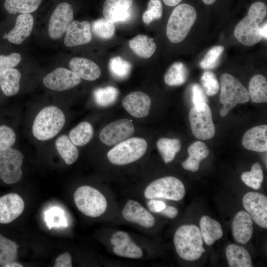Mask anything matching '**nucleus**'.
I'll return each instance as SVG.
<instances>
[{
  "mask_svg": "<svg viewBox=\"0 0 267 267\" xmlns=\"http://www.w3.org/2000/svg\"><path fill=\"white\" fill-rule=\"evenodd\" d=\"M220 102L223 105L220 115L225 117L236 105L249 100L248 90L234 77L228 73L222 74L220 78Z\"/></svg>",
  "mask_w": 267,
  "mask_h": 267,
  "instance_id": "5",
  "label": "nucleus"
},
{
  "mask_svg": "<svg viewBox=\"0 0 267 267\" xmlns=\"http://www.w3.org/2000/svg\"><path fill=\"white\" fill-rule=\"evenodd\" d=\"M55 145L59 154L67 165H71L77 161L78 150L67 135L63 134L58 137Z\"/></svg>",
  "mask_w": 267,
  "mask_h": 267,
  "instance_id": "29",
  "label": "nucleus"
},
{
  "mask_svg": "<svg viewBox=\"0 0 267 267\" xmlns=\"http://www.w3.org/2000/svg\"><path fill=\"white\" fill-rule=\"evenodd\" d=\"M18 245L0 233V267L15 262L18 253Z\"/></svg>",
  "mask_w": 267,
  "mask_h": 267,
  "instance_id": "35",
  "label": "nucleus"
},
{
  "mask_svg": "<svg viewBox=\"0 0 267 267\" xmlns=\"http://www.w3.org/2000/svg\"><path fill=\"white\" fill-rule=\"evenodd\" d=\"M185 194V187L182 182L178 178L168 176L157 179L150 183L145 188V198L165 199L179 201Z\"/></svg>",
  "mask_w": 267,
  "mask_h": 267,
  "instance_id": "8",
  "label": "nucleus"
},
{
  "mask_svg": "<svg viewBox=\"0 0 267 267\" xmlns=\"http://www.w3.org/2000/svg\"><path fill=\"white\" fill-rule=\"evenodd\" d=\"M33 25L34 18L31 14H20L14 27L7 34V40L12 44H21L31 34Z\"/></svg>",
  "mask_w": 267,
  "mask_h": 267,
  "instance_id": "22",
  "label": "nucleus"
},
{
  "mask_svg": "<svg viewBox=\"0 0 267 267\" xmlns=\"http://www.w3.org/2000/svg\"><path fill=\"white\" fill-rule=\"evenodd\" d=\"M81 82L80 77L72 70L59 67L47 74L43 83L47 88L55 91L71 89Z\"/></svg>",
  "mask_w": 267,
  "mask_h": 267,
  "instance_id": "14",
  "label": "nucleus"
},
{
  "mask_svg": "<svg viewBox=\"0 0 267 267\" xmlns=\"http://www.w3.org/2000/svg\"><path fill=\"white\" fill-rule=\"evenodd\" d=\"M170 219L175 218L178 214V209L173 206L166 205L159 213Z\"/></svg>",
  "mask_w": 267,
  "mask_h": 267,
  "instance_id": "51",
  "label": "nucleus"
},
{
  "mask_svg": "<svg viewBox=\"0 0 267 267\" xmlns=\"http://www.w3.org/2000/svg\"><path fill=\"white\" fill-rule=\"evenodd\" d=\"M147 204L149 210L155 213H159L166 206L165 202L156 199H149Z\"/></svg>",
  "mask_w": 267,
  "mask_h": 267,
  "instance_id": "49",
  "label": "nucleus"
},
{
  "mask_svg": "<svg viewBox=\"0 0 267 267\" xmlns=\"http://www.w3.org/2000/svg\"><path fill=\"white\" fill-rule=\"evenodd\" d=\"M174 243L178 255L186 261L197 260L205 251L200 230L194 224L180 226L175 233Z\"/></svg>",
  "mask_w": 267,
  "mask_h": 267,
  "instance_id": "2",
  "label": "nucleus"
},
{
  "mask_svg": "<svg viewBox=\"0 0 267 267\" xmlns=\"http://www.w3.org/2000/svg\"><path fill=\"white\" fill-rule=\"evenodd\" d=\"M113 252L118 256L130 259H139L143 256L141 248L132 240L123 245L114 246Z\"/></svg>",
  "mask_w": 267,
  "mask_h": 267,
  "instance_id": "38",
  "label": "nucleus"
},
{
  "mask_svg": "<svg viewBox=\"0 0 267 267\" xmlns=\"http://www.w3.org/2000/svg\"><path fill=\"white\" fill-rule=\"evenodd\" d=\"M251 100L255 103H265L267 101V81L260 74L253 76L249 84L248 91Z\"/></svg>",
  "mask_w": 267,
  "mask_h": 267,
  "instance_id": "30",
  "label": "nucleus"
},
{
  "mask_svg": "<svg viewBox=\"0 0 267 267\" xmlns=\"http://www.w3.org/2000/svg\"><path fill=\"white\" fill-rule=\"evenodd\" d=\"M267 13V5L263 2L257 1L250 6L247 15L234 29V35L239 43L246 46H251L261 40L260 23Z\"/></svg>",
  "mask_w": 267,
  "mask_h": 267,
  "instance_id": "1",
  "label": "nucleus"
},
{
  "mask_svg": "<svg viewBox=\"0 0 267 267\" xmlns=\"http://www.w3.org/2000/svg\"><path fill=\"white\" fill-rule=\"evenodd\" d=\"M24 202L18 194L10 193L0 197V223L7 224L17 219L23 212Z\"/></svg>",
  "mask_w": 267,
  "mask_h": 267,
  "instance_id": "16",
  "label": "nucleus"
},
{
  "mask_svg": "<svg viewBox=\"0 0 267 267\" xmlns=\"http://www.w3.org/2000/svg\"><path fill=\"white\" fill-rule=\"evenodd\" d=\"M73 10L71 5L63 2L57 5L49 22L48 35L53 40L60 39L66 32L73 20Z\"/></svg>",
  "mask_w": 267,
  "mask_h": 267,
  "instance_id": "12",
  "label": "nucleus"
},
{
  "mask_svg": "<svg viewBox=\"0 0 267 267\" xmlns=\"http://www.w3.org/2000/svg\"><path fill=\"white\" fill-rule=\"evenodd\" d=\"M70 68L80 78L87 81H94L101 75L99 66L93 61L83 57H74L69 63Z\"/></svg>",
  "mask_w": 267,
  "mask_h": 267,
  "instance_id": "23",
  "label": "nucleus"
},
{
  "mask_svg": "<svg viewBox=\"0 0 267 267\" xmlns=\"http://www.w3.org/2000/svg\"><path fill=\"white\" fill-rule=\"evenodd\" d=\"M65 117L57 107L48 106L37 115L32 126L34 136L40 140H46L54 137L62 129Z\"/></svg>",
  "mask_w": 267,
  "mask_h": 267,
  "instance_id": "3",
  "label": "nucleus"
},
{
  "mask_svg": "<svg viewBox=\"0 0 267 267\" xmlns=\"http://www.w3.org/2000/svg\"><path fill=\"white\" fill-rule=\"evenodd\" d=\"M109 69L111 75L115 79L124 80L130 75L132 65L122 57L116 56L110 59Z\"/></svg>",
  "mask_w": 267,
  "mask_h": 267,
  "instance_id": "37",
  "label": "nucleus"
},
{
  "mask_svg": "<svg viewBox=\"0 0 267 267\" xmlns=\"http://www.w3.org/2000/svg\"><path fill=\"white\" fill-rule=\"evenodd\" d=\"M188 71L180 62L173 63L164 76V81L169 86H178L183 84L187 79Z\"/></svg>",
  "mask_w": 267,
  "mask_h": 267,
  "instance_id": "31",
  "label": "nucleus"
},
{
  "mask_svg": "<svg viewBox=\"0 0 267 267\" xmlns=\"http://www.w3.org/2000/svg\"><path fill=\"white\" fill-rule=\"evenodd\" d=\"M91 26L87 21H73L66 31L64 40L67 47L87 44L92 39Z\"/></svg>",
  "mask_w": 267,
  "mask_h": 267,
  "instance_id": "18",
  "label": "nucleus"
},
{
  "mask_svg": "<svg viewBox=\"0 0 267 267\" xmlns=\"http://www.w3.org/2000/svg\"><path fill=\"white\" fill-rule=\"evenodd\" d=\"M200 230L205 243L209 246L221 239L223 232L220 223L208 216H203L199 222Z\"/></svg>",
  "mask_w": 267,
  "mask_h": 267,
  "instance_id": "25",
  "label": "nucleus"
},
{
  "mask_svg": "<svg viewBox=\"0 0 267 267\" xmlns=\"http://www.w3.org/2000/svg\"><path fill=\"white\" fill-rule=\"evenodd\" d=\"M125 110L132 116L143 118L147 116L151 106V99L146 93L134 91L127 95L123 99Z\"/></svg>",
  "mask_w": 267,
  "mask_h": 267,
  "instance_id": "19",
  "label": "nucleus"
},
{
  "mask_svg": "<svg viewBox=\"0 0 267 267\" xmlns=\"http://www.w3.org/2000/svg\"><path fill=\"white\" fill-rule=\"evenodd\" d=\"M188 118L192 134L196 138L207 140L214 136L215 128L207 103L194 105L189 111Z\"/></svg>",
  "mask_w": 267,
  "mask_h": 267,
  "instance_id": "9",
  "label": "nucleus"
},
{
  "mask_svg": "<svg viewBox=\"0 0 267 267\" xmlns=\"http://www.w3.org/2000/svg\"><path fill=\"white\" fill-rule=\"evenodd\" d=\"M15 140V133L11 128L5 125L0 126V149L11 147Z\"/></svg>",
  "mask_w": 267,
  "mask_h": 267,
  "instance_id": "43",
  "label": "nucleus"
},
{
  "mask_svg": "<svg viewBox=\"0 0 267 267\" xmlns=\"http://www.w3.org/2000/svg\"><path fill=\"white\" fill-rule=\"evenodd\" d=\"M253 220L248 212L239 211L232 223V233L234 240L245 244L251 239L253 232Z\"/></svg>",
  "mask_w": 267,
  "mask_h": 267,
  "instance_id": "20",
  "label": "nucleus"
},
{
  "mask_svg": "<svg viewBox=\"0 0 267 267\" xmlns=\"http://www.w3.org/2000/svg\"><path fill=\"white\" fill-rule=\"evenodd\" d=\"M22 267L23 266L21 264L18 263H17L16 262V261H15V262H13L9 264H7V265L5 266L4 267Z\"/></svg>",
  "mask_w": 267,
  "mask_h": 267,
  "instance_id": "54",
  "label": "nucleus"
},
{
  "mask_svg": "<svg viewBox=\"0 0 267 267\" xmlns=\"http://www.w3.org/2000/svg\"><path fill=\"white\" fill-rule=\"evenodd\" d=\"M197 18L195 9L191 5L182 3L172 11L168 21L166 35L173 43L182 41L187 36Z\"/></svg>",
  "mask_w": 267,
  "mask_h": 267,
  "instance_id": "4",
  "label": "nucleus"
},
{
  "mask_svg": "<svg viewBox=\"0 0 267 267\" xmlns=\"http://www.w3.org/2000/svg\"><path fill=\"white\" fill-rule=\"evenodd\" d=\"M72 257L67 252L59 255L56 259L54 267H72Z\"/></svg>",
  "mask_w": 267,
  "mask_h": 267,
  "instance_id": "47",
  "label": "nucleus"
},
{
  "mask_svg": "<svg viewBox=\"0 0 267 267\" xmlns=\"http://www.w3.org/2000/svg\"><path fill=\"white\" fill-rule=\"evenodd\" d=\"M244 209L259 226L267 228V197L257 192H249L242 199Z\"/></svg>",
  "mask_w": 267,
  "mask_h": 267,
  "instance_id": "13",
  "label": "nucleus"
},
{
  "mask_svg": "<svg viewBox=\"0 0 267 267\" xmlns=\"http://www.w3.org/2000/svg\"><path fill=\"white\" fill-rule=\"evenodd\" d=\"M92 30L97 37L102 39L108 40L114 36L115 27L114 23L105 18H100L92 23Z\"/></svg>",
  "mask_w": 267,
  "mask_h": 267,
  "instance_id": "39",
  "label": "nucleus"
},
{
  "mask_svg": "<svg viewBox=\"0 0 267 267\" xmlns=\"http://www.w3.org/2000/svg\"><path fill=\"white\" fill-rule=\"evenodd\" d=\"M201 81L207 95L213 96L219 91L220 85L216 75L213 72H205L201 77Z\"/></svg>",
  "mask_w": 267,
  "mask_h": 267,
  "instance_id": "42",
  "label": "nucleus"
},
{
  "mask_svg": "<svg viewBox=\"0 0 267 267\" xmlns=\"http://www.w3.org/2000/svg\"><path fill=\"white\" fill-rule=\"evenodd\" d=\"M147 144L142 138H129L116 144L107 154L108 160L116 165H125L141 158L145 153Z\"/></svg>",
  "mask_w": 267,
  "mask_h": 267,
  "instance_id": "7",
  "label": "nucleus"
},
{
  "mask_svg": "<svg viewBox=\"0 0 267 267\" xmlns=\"http://www.w3.org/2000/svg\"><path fill=\"white\" fill-rule=\"evenodd\" d=\"M187 151L189 156L182 163V167L186 170L195 172L199 169L200 162L209 155V149L204 143L197 141L192 143Z\"/></svg>",
  "mask_w": 267,
  "mask_h": 267,
  "instance_id": "24",
  "label": "nucleus"
},
{
  "mask_svg": "<svg viewBox=\"0 0 267 267\" xmlns=\"http://www.w3.org/2000/svg\"><path fill=\"white\" fill-rule=\"evenodd\" d=\"M130 47L139 57H150L155 52L156 44L153 38L146 35H138L129 41Z\"/></svg>",
  "mask_w": 267,
  "mask_h": 267,
  "instance_id": "28",
  "label": "nucleus"
},
{
  "mask_svg": "<svg viewBox=\"0 0 267 267\" xmlns=\"http://www.w3.org/2000/svg\"><path fill=\"white\" fill-rule=\"evenodd\" d=\"M241 179L248 186L254 189H258L260 188L261 184L251 175L250 172H245L241 176Z\"/></svg>",
  "mask_w": 267,
  "mask_h": 267,
  "instance_id": "48",
  "label": "nucleus"
},
{
  "mask_svg": "<svg viewBox=\"0 0 267 267\" xmlns=\"http://www.w3.org/2000/svg\"><path fill=\"white\" fill-rule=\"evenodd\" d=\"M133 0H105L103 14L107 20L113 23H124L129 21L131 15Z\"/></svg>",
  "mask_w": 267,
  "mask_h": 267,
  "instance_id": "17",
  "label": "nucleus"
},
{
  "mask_svg": "<svg viewBox=\"0 0 267 267\" xmlns=\"http://www.w3.org/2000/svg\"><path fill=\"white\" fill-rule=\"evenodd\" d=\"M23 159V155L16 149H0V178L4 183L12 184L21 179Z\"/></svg>",
  "mask_w": 267,
  "mask_h": 267,
  "instance_id": "10",
  "label": "nucleus"
},
{
  "mask_svg": "<svg viewBox=\"0 0 267 267\" xmlns=\"http://www.w3.org/2000/svg\"><path fill=\"white\" fill-rule=\"evenodd\" d=\"M124 220L137 224L144 228H149L155 224L153 216L138 202L129 199L126 202L122 212Z\"/></svg>",
  "mask_w": 267,
  "mask_h": 267,
  "instance_id": "15",
  "label": "nucleus"
},
{
  "mask_svg": "<svg viewBox=\"0 0 267 267\" xmlns=\"http://www.w3.org/2000/svg\"><path fill=\"white\" fill-rule=\"evenodd\" d=\"M93 135L92 125L87 122H83L72 129L69 133V138L78 146L85 145L91 139Z\"/></svg>",
  "mask_w": 267,
  "mask_h": 267,
  "instance_id": "33",
  "label": "nucleus"
},
{
  "mask_svg": "<svg viewBox=\"0 0 267 267\" xmlns=\"http://www.w3.org/2000/svg\"><path fill=\"white\" fill-rule=\"evenodd\" d=\"M7 34H4L3 37L4 39H6L7 38Z\"/></svg>",
  "mask_w": 267,
  "mask_h": 267,
  "instance_id": "56",
  "label": "nucleus"
},
{
  "mask_svg": "<svg viewBox=\"0 0 267 267\" xmlns=\"http://www.w3.org/2000/svg\"><path fill=\"white\" fill-rule=\"evenodd\" d=\"M163 1L168 6H174L179 4L182 0H163Z\"/></svg>",
  "mask_w": 267,
  "mask_h": 267,
  "instance_id": "53",
  "label": "nucleus"
},
{
  "mask_svg": "<svg viewBox=\"0 0 267 267\" xmlns=\"http://www.w3.org/2000/svg\"><path fill=\"white\" fill-rule=\"evenodd\" d=\"M250 173L251 176L261 183L264 179V173L261 165L256 162L252 166Z\"/></svg>",
  "mask_w": 267,
  "mask_h": 267,
  "instance_id": "50",
  "label": "nucleus"
},
{
  "mask_svg": "<svg viewBox=\"0 0 267 267\" xmlns=\"http://www.w3.org/2000/svg\"><path fill=\"white\" fill-rule=\"evenodd\" d=\"M192 101L193 106L208 103V99L205 91L198 84H195L192 86Z\"/></svg>",
  "mask_w": 267,
  "mask_h": 267,
  "instance_id": "45",
  "label": "nucleus"
},
{
  "mask_svg": "<svg viewBox=\"0 0 267 267\" xmlns=\"http://www.w3.org/2000/svg\"><path fill=\"white\" fill-rule=\"evenodd\" d=\"M21 55L16 52L8 55H0V72L15 67L21 60Z\"/></svg>",
  "mask_w": 267,
  "mask_h": 267,
  "instance_id": "44",
  "label": "nucleus"
},
{
  "mask_svg": "<svg viewBox=\"0 0 267 267\" xmlns=\"http://www.w3.org/2000/svg\"><path fill=\"white\" fill-rule=\"evenodd\" d=\"M267 22L265 23L263 25L260 26V33L262 36V38L267 39Z\"/></svg>",
  "mask_w": 267,
  "mask_h": 267,
  "instance_id": "52",
  "label": "nucleus"
},
{
  "mask_svg": "<svg viewBox=\"0 0 267 267\" xmlns=\"http://www.w3.org/2000/svg\"><path fill=\"white\" fill-rule=\"evenodd\" d=\"M42 0H5V9L10 14H28L36 11Z\"/></svg>",
  "mask_w": 267,
  "mask_h": 267,
  "instance_id": "32",
  "label": "nucleus"
},
{
  "mask_svg": "<svg viewBox=\"0 0 267 267\" xmlns=\"http://www.w3.org/2000/svg\"><path fill=\"white\" fill-rule=\"evenodd\" d=\"M228 264L230 267H252L250 255L243 247L231 244L225 251Z\"/></svg>",
  "mask_w": 267,
  "mask_h": 267,
  "instance_id": "27",
  "label": "nucleus"
},
{
  "mask_svg": "<svg viewBox=\"0 0 267 267\" xmlns=\"http://www.w3.org/2000/svg\"><path fill=\"white\" fill-rule=\"evenodd\" d=\"M224 49V47L222 45L215 46L211 48L200 62V67L206 70L214 69L217 67Z\"/></svg>",
  "mask_w": 267,
  "mask_h": 267,
  "instance_id": "40",
  "label": "nucleus"
},
{
  "mask_svg": "<svg viewBox=\"0 0 267 267\" xmlns=\"http://www.w3.org/2000/svg\"><path fill=\"white\" fill-rule=\"evenodd\" d=\"M157 147L165 163L171 162L181 149V142L178 139L161 138L157 142Z\"/></svg>",
  "mask_w": 267,
  "mask_h": 267,
  "instance_id": "34",
  "label": "nucleus"
},
{
  "mask_svg": "<svg viewBox=\"0 0 267 267\" xmlns=\"http://www.w3.org/2000/svg\"><path fill=\"white\" fill-rule=\"evenodd\" d=\"M206 4L211 5L214 3L216 0H202Z\"/></svg>",
  "mask_w": 267,
  "mask_h": 267,
  "instance_id": "55",
  "label": "nucleus"
},
{
  "mask_svg": "<svg viewBox=\"0 0 267 267\" xmlns=\"http://www.w3.org/2000/svg\"><path fill=\"white\" fill-rule=\"evenodd\" d=\"M132 240L128 233L122 230L114 232L111 238L110 243L114 246H119L127 243Z\"/></svg>",
  "mask_w": 267,
  "mask_h": 267,
  "instance_id": "46",
  "label": "nucleus"
},
{
  "mask_svg": "<svg viewBox=\"0 0 267 267\" xmlns=\"http://www.w3.org/2000/svg\"><path fill=\"white\" fill-rule=\"evenodd\" d=\"M163 13V6L161 0H149L147 10L142 15V20L149 24L154 20L161 18Z\"/></svg>",
  "mask_w": 267,
  "mask_h": 267,
  "instance_id": "41",
  "label": "nucleus"
},
{
  "mask_svg": "<svg viewBox=\"0 0 267 267\" xmlns=\"http://www.w3.org/2000/svg\"><path fill=\"white\" fill-rule=\"evenodd\" d=\"M242 144L246 149L259 152L267 150V126L259 125L248 130L244 134Z\"/></svg>",
  "mask_w": 267,
  "mask_h": 267,
  "instance_id": "21",
  "label": "nucleus"
},
{
  "mask_svg": "<svg viewBox=\"0 0 267 267\" xmlns=\"http://www.w3.org/2000/svg\"><path fill=\"white\" fill-rule=\"evenodd\" d=\"M74 200L77 209L89 217L101 216L107 207L104 195L97 189L88 185L81 186L77 189L74 194Z\"/></svg>",
  "mask_w": 267,
  "mask_h": 267,
  "instance_id": "6",
  "label": "nucleus"
},
{
  "mask_svg": "<svg viewBox=\"0 0 267 267\" xmlns=\"http://www.w3.org/2000/svg\"><path fill=\"white\" fill-rule=\"evenodd\" d=\"M134 132L131 121L121 119L105 126L100 132L99 139L106 145H115L130 137Z\"/></svg>",
  "mask_w": 267,
  "mask_h": 267,
  "instance_id": "11",
  "label": "nucleus"
},
{
  "mask_svg": "<svg viewBox=\"0 0 267 267\" xmlns=\"http://www.w3.org/2000/svg\"><path fill=\"white\" fill-rule=\"evenodd\" d=\"M118 89L113 86L96 89L93 93L96 104L100 107H106L113 105L119 95Z\"/></svg>",
  "mask_w": 267,
  "mask_h": 267,
  "instance_id": "36",
  "label": "nucleus"
},
{
  "mask_svg": "<svg viewBox=\"0 0 267 267\" xmlns=\"http://www.w3.org/2000/svg\"><path fill=\"white\" fill-rule=\"evenodd\" d=\"M20 72L12 68L0 72V88L7 96L17 94L20 89Z\"/></svg>",
  "mask_w": 267,
  "mask_h": 267,
  "instance_id": "26",
  "label": "nucleus"
}]
</instances>
